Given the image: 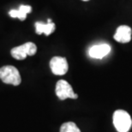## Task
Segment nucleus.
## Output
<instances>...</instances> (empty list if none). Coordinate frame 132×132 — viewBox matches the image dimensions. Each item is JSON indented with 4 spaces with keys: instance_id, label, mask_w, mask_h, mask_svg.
Here are the masks:
<instances>
[{
    "instance_id": "obj_1",
    "label": "nucleus",
    "mask_w": 132,
    "mask_h": 132,
    "mask_svg": "<svg viewBox=\"0 0 132 132\" xmlns=\"http://www.w3.org/2000/svg\"><path fill=\"white\" fill-rule=\"evenodd\" d=\"M113 125L118 132H128L132 126V119L126 111L117 110L113 113Z\"/></svg>"
},
{
    "instance_id": "obj_2",
    "label": "nucleus",
    "mask_w": 132,
    "mask_h": 132,
    "mask_svg": "<svg viewBox=\"0 0 132 132\" xmlns=\"http://www.w3.org/2000/svg\"><path fill=\"white\" fill-rule=\"evenodd\" d=\"M0 79L6 84L18 86L22 82V78L19 71L15 67L6 65L0 68Z\"/></svg>"
},
{
    "instance_id": "obj_3",
    "label": "nucleus",
    "mask_w": 132,
    "mask_h": 132,
    "mask_svg": "<svg viewBox=\"0 0 132 132\" xmlns=\"http://www.w3.org/2000/svg\"><path fill=\"white\" fill-rule=\"evenodd\" d=\"M36 45L33 42H27L22 46L12 48L10 53L14 59L17 60H23L27 57V56H34L36 53Z\"/></svg>"
},
{
    "instance_id": "obj_4",
    "label": "nucleus",
    "mask_w": 132,
    "mask_h": 132,
    "mask_svg": "<svg viewBox=\"0 0 132 132\" xmlns=\"http://www.w3.org/2000/svg\"><path fill=\"white\" fill-rule=\"evenodd\" d=\"M56 94L59 100L77 99L78 95L74 93L73 88L69 82L64 80H59L56 85Z\"/></svg>"
},
{
    "instance_id": "obj_5",
    "label": "nucleus",
    "mask_w": 132,
    "mask_h": 132,
    "mask_svg": "<svg viewBox=\"0 0 132 132\" xmlns=\"http://www.w3.org/2000/svg\"><path fill=\"white\" fill-rule=\"evenodd\" d=\"M52 72L56 76H63L67 73L69 65L65 57H53L50 61Z\"/></svg>"
},
{
    "instance_id": "obj_6",
    "label": "nucleus",
    "mask_w": 132,
    "mask_h": 132,
    "mask_svg": "<svg viewBox=\"0 0 132 132\" xmlns=\"http://www.w3.org/2000/svg\"><path fill=\"white\" fill-rule=\"evenodd\" d=\"M111 52V46L108 44H100L95 45L90 47L88 50V55L89 57L93 59H101L104 57L109 54Z\"/></svg>"
},
{
    "instance_id": "obj_7",
    "label": "nucleus",
    "mask_w": 132,
    "mask_h": 132,
    "mask_svg": "<svg viewBox=\"0 0 132 132\" xmlns=\"http://www.w3.org/2000/svg\"><path fill=\"white\" fill-rule=\"evenodd\" d=\"M131 28L129 26L122 25L117 28L113 38L116 41L120 42V43H128L131 39Z\"/></svg>"
},
{
    "instance_id": "obj_8",
    "label": "nucleus",
    "mask_w": 132,
    "mask_h": 132,
    "mask_svg": "<svg viewBox=\"0 0 132 132\" xmlns=\"http://www.w3.org/2000/svg\"><path fill=\"white\" fill-rule=\"evenodd\" d=\"M55 29H56V26L52 22L51 19L47 20L46 23H43L41 22H35V32L37 34H45L46 36H48L52 33H53Z\"/></svg>"
},
{
    "instance_id": "obj_9",
    "label": "nucleus",
    "mask_w": 132,
    "mask_h": 132,
    "mask_svg": "<svg viewBox=\"0 0 132 132\" xmlns=\"http://www.w3.org/2000/svg\"><path fill=\"white\" fill-rule=\"evenodd\" d=\"M32 11V7L29 5H21L18 10H10L9 15L12 18H18L21 21H24L28 13Z\"/></svg>"
},
{
    "instance_id": "obj_10",
    "label": "nucleus",
    "mask_w": 132,
    "mask_h": 132,
    "mask_svg": "<svg viewBox=\"0 0 132 132\" xmlns=\"http://www.w3.org/2000/svg\"><path fill=\"white\" fill-rule=\"evenodd\" d=\"M60 132H81L75 123L73 122H68L64 123L61 125L60 128Z\"/></svg>"
},
{
    "instance_id": "obj_11",
    "label": "nucleus",
    "mask_w": 132,
    "mask_h": 132,
    "mask_svg": "<svg viewBox=\"0 0 132 132\" xmlns=\"http://www.w3.org/2000/svg\"><path fill=\"white\" fill-rule=\"evenodd\" d=\"M82 1H88V0H82Z\"/></svg>"
}]
</instances>
